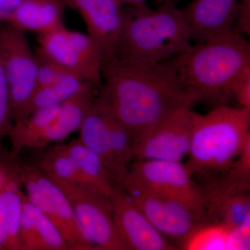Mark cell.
<instances>
[{"label":"cell","instance_id":"obj_1","mask_svg":"<svg viewBox=\"0 0 250 250\" xmlns=\"http://www.w3.org/2000/svg\"><path fill=\"white\" fill-rule=\"evenodd\" d=\"M102 77L112 109L132 145L167 115L195 104L181 84L172 59L147 62L112 51L104 55Z\"/></svg>","mask_w":250,"mask_h":250},{"label":"cell","instance_id":"obj_2","mask_svg":"<svg viewBox=\"0 0 250 250\" xmlns=\"http://www.w3.org/2000/svg\"><path fill=\"white\" fill-rule=\"evenodd\" d=\"M181 84L195 104H226L231 88L250 67V44L232 31L192 45L172 59Z\"/></svg>","mask_w":250,"mask_h":250},{"label":"cell","instance_id":"obj_3","mask_svg":"<svg viewBox=\"0 0 250 250\" xmlns=\"http://www.w3.org/2000/svg\"><path fill=\"white\" fill-rule=\"evenodd\" d=\"M192 42L182 8L167 1L154 9L126 6L121 39L113 51L144 62H164L187 52Z\"/></svg>","mask_w":250,"mask_h":250},{"label":"cell","instance_id":"obj_4","mask_svg":"<svg viewBox=\"0 0 250 250\" xmlns=\"http://www.w3.org/2000/svg\"><path fill=\"white\" fill-rule=\"evenodd\" d=\"M250 109L227 104L206 113H194L187 165L200 181L231 167L250 137Z\"/></svg>","mask_w":250,"mask_h":250},{"label":"cell","instance_id":"obj_5","mask_svg":"<svg viewBox=\"0 0 250 250\" xmlns=\"http://www.w3.org/2000/svg\"><path fill=\"white\" fill-rule=\"evenodd\" d=\"M50 179L71 204L81 232L90 249L127 250L115 229L109 197L88 184Z\"/></svg>","mask_w":250,"mask_h":250},{"label":"cell","instance_id":"obj_6","mask_svg":"<svg viewBox=\"0 0 250 250\" xmlns=\"http://www.w3.org/2000/svg\"><path fill=\"white\" fill-rule=\"evenodd\" d=\"M128 174L143 187L185 206L207 220L201 186L182 161L134 159Z\"/></svg>","mask_w":250,"mask_h":250},{"label":"cell","instance_id":"obj_7","mask_svg":"<svg viewBox=\"0 0 250 250\" xmlns=\"http://www.w3.org/2000/svg\"><path fill=\"white\" fill-rule=\"evenodd\" d=\"M0 62L9 84L16 121L37 88L38 62L26 33L6 23L0 27Z\"/></svg>","mask_w":250,"mask_h":250},{"label":"cell","instance_id":"obj_8","mask_svg":"<svg viewBox=\"0 0 250 250\" xmlns=\"http://www.w3.org/2000/svg\"><path fill=\"white\" fill-rule=\"evenodd\" d=\"M120 188L159 232L179 247L200 224L207 221L185 206L143 187L128 174Z\"/></svg>","mask_w":250,"mask_h":250},{"label":"cell","instance_id":"obj_9","mask_svg":"<svg viewBox=\"0 0 250 250\" xmlns=\"http://www.w3.org/2000/svg\"><path fill=\"white\" fill-rule=\"evenodd\" d=\"M192 106L167 115L133 142L134 159L182 161L191 140Z\"/></svg>","mask_w":250,"mask_h":250},{"label":"cell","instance_id":"obj_10","mask_svg":"<svg viewBox=\"0 0 250 250\" xmlns=\"http://www.w3.org/2000/svg\"><path fill=\"white\" fill-rule=\"evenodd\" d=\"M110 199L115 229L126 250H177V247L156 229L121 188L115 185Z\"/></svg>","mask_w":250,"mask_h":250},{"label":"cell","instance_id":"obj_11","mask_svg":"<svg viewBox=\"0 0 250 250\" xmlns=\"http://www.w3.org/2000/svg\"><path fill=\"white\" fill-rule=\"evenodd\" d=\"M207 221L236 228L250 222V188L229 182L221 175L200 181Z\"/></svg>","mask_w":250,"mask_h":250},{"label":"cell","instance_id":"obj_12","mask_svg":"<svg viewBox=\"0 0 250 250\" xmlns=\"http://www.w3.org/2000/svg\"><path fill=\"white\" fill-rule=\"evenodd\" d=\"M65 7L83 20L87 34L103 48L104 54L114 50L124 27L126 6L117 0H62Z\"/></svg>","mask_w":250,"mask_h":250},{"label":"cell","instance_id":"obj_13","mask_svg":"<svg viewBox=\"0 0 250 250\" xmlns=\"http://www.w3.org/2000/svg\"><path fill=\"white\" fill-rule=\"evenodd\" d=\"M239 0H192L182 8L192 42L233 31Z\"/></svg>","mask_w":250,"mask_h":250},{"label":"cell","instance_id":"obj_14","mask_svg":"<svg viewBox=\"0 0 250 250\" xmlns=\"http://www.w3.org/2000/svg\"><path fill=\"white\" fill-rule=\"evenodd\" d=\"M65 25L38 37V50L45 57L66 70L100 88L103 85L102 70L93 65L81 53L72 41Z\"/></svg>","mask_w":250,"mask_h":250},{"label":"cell","instance_id":"obj_15","mask_svg":"<svg viewBox=\"0 0 250 250\" xmlns=\"http://www.w3.org/2000/svg\"><path fill=\"white\" fill-rule=\"evenodd\" d=\"M30 165L32 173L48 202L50 220L62 233L69 250H91L81 232L73 208L66 195L36 164Z\"/></svg>","mask_w":250,"mask_h":250},{"label":"cell","instance_id":"obj_16","mask_svg":"<svg viewBox=\"0 0 250 250\" xmlns=\"http://www.w3.org/2000/svg\"><path fill=\"white\" fill-rule=\"evenodd\" d=\"M65 8L62 0H24L6 23L42 35L64 25Z\"/></svg>","mask_w":250,"mask_h":250},{"label":"cell","instance_id":"obj_17","mask_svg":"<svg viewBox=\"0 0 250 250\" xmlns=\"http://www.w3.org/2000/svg\"><path fill=\"white\" fill-rule=\"evenodd\" d=\"M101 87L95 95L93 104L79 129V139L101 159L109 171L114 184L119 186L121 177L108 143Z\"/></svg>","mask_w":250,"mask_h":250},{"label":"cell","instance_id":"obj_18","mask_svg":"<svg viewBox=\"0 0 250 250\" xmlns=\"http://www.w3.org/2000/svg\"><path fill=\"white\" fill-rule=\"evenodd\" d=\"M97 89L93 85H88L61 104L58 114L42 136L39 149L66 139L80 129L93 104Z\"/></svg>","mask_w":250,"mask_h":250},{"label":"cell","instance_id":"obj_19","mask_svg":"<svg viewBox=\"0 0 250 250\" xmlns=\"http://www.w3.org/2000/svg\"><path fill=\"white\" fill-rule=\"evenodd\" d=\"M60 106L41 108L22 119L14 121L8 136L11 144L10 155L16 159L26 148L39 149L42 136L53 123Z\"/></svg>","mask_w":250,"mask_h":250},{"label":"cell","instance_id":"obj_20","mask_svg":"<svg viewBox=\"0 0 250 250\" xmlns=\"http://www.w3.org/2000/svg\"><path fill=\"white\" fill-rule=\"evenodd\" d=\"M61 146L75 163L86 184L111 197L115 184L101 159L79 139Z\"/></svg>","mask_w":250,"mask_h":250},{"label":"cell","instance_id":"obj_21","mask_svg":"<svg viewBox=\"0 0 250 250\" xmlns=\"http://www.w3.org/2000/svg\"><path fill=\"white\" fill-rule=\"evenodd\" d=\"M89 85L93 84L79 75L65 72L52 84L36 88L25 109L14 121L22 119L41 108L61 105Z\"/></svg>","mask_w":250,"mask_h":250},{"label":"cell","instance_id":"obj_22","mask_svg":"<svg viewBox=\"0 0 250 250\" xmlns=\"http://www.w3.org/2000/svg\"><path fill=\"white\" fill-rule=\"evenodd\" d=\"M101 89L103 94L104 115L108 143L121 177V182L118 187H121L123 179L129 172L131 163L134 161L132 139L128 130L117 118L112 109L107 92L103 84Z\"/></svg>","mask_w":250,"mask_h":250},{"label":"cell","instance_id":"obj_23","mask_svg":"<svg viewBox=\"0 0 250 250\" xmlns=\"http://www.w3.org/2000/svg\"><path fill=\"white\" fill-rule=\"evenodd\" d=\"M21 183L11 184L0 192V230L7 238L8 250H19V230L24 194Z\"/></svg>","mask_w":250,"mask_h":250},{"label":"cell","instance_id":"obj_24","mask_svg":"<svg viewBox=\"0 0 250 250\" xmlns=\"http://www.w3.org/2000/svg\"><path fill=\"white\" fill-rule=\"evenodd\" d=\"M233 229L225 224L203 222L190 233L180 248L187 250H231Z\"/></svg>","mask_w":250,"mask_h":250},{"label":"cell","instance_id":"obj_25","mask_svg":"<svg viewBox=\"0 0 250 250\" xmlns=\"http://www.w3.org/2000/svg\"><path fill=\"white\" fill-rule=\"evenodd\" d=\"M36 165L50 178L87 184L75 163L61 146L49 149L41 156Z\"/></svg>","mask_w":250,"mask_h":250},{"label":"cell","instance_id":"obj_26","mask_svg":"<svg viewBox=\"0 0 250 250\" xmlns=\"http://www.w3.org/2000/svg\"><path fill=\"white\" fill-rule=\"evenodd\" d=\"M23 207L32 218L34 228L42 245V250H69L66 242L53 222L39 208L34 207L28 200L25 195L23 199Z\"/></svg>","mask_w":250,"mask_h":250},{"label":"cell","instance_id":"obj_27","mask_svg":"<svg viewBox=\"0 0 250 250\" xmlns=\"http://www.w3.org/2000/svg\"><path fill=\"white\" fill-rule=\"evenodd\" d=\"M14 116L9 84L0 62V155L4 154L2 140L9 136Z\"/></svg>","mask_w":250,"mask_h":250},{"label":"cell","instance_id":"obj_28","mask_svg":"<svg viewBox=\"0 0 250 250\" xmlns=\"http://www.w3.org/2000/svg\"><path fill=\"white\" fill-rule=\"evenodd\" d=\"M220 175L233 184L250 188V137L246 140L231 167Z\"/></svg>","mask_w":250,"mask_h":250},{"label":"cell","instance_id":"obj_29","mask_svg":"<svg viewBox=\"0 0 250 250\" xmlns=\"http://www.w3.org/2000/svg\"><path fill=\"white\" fill-rule=\"evenodd\" d=\"M35 52L38 62L36 75L37 88L52 84L60 78L64 72H66V70H63L41 54L38 49Z\"/></svg>","mask_w":250,"mask_h":250},{"label":"cell","instance_id":"obj_30","mask_svg":"<svg viewBox=\"0 0 250 250\" xmlns=\"http://www.w3.org/2000/svg\"><path fill=\"white\" fill-rule=\"evenodd\" d=\"M9 153L0 156V192L14 183H21L19 164Z\"/></svg>","mask_w":250,"mask_h":250},{"label":"cell","instance_id":"obj_31","mask_svg":"<svg viewBox=\"0 0 250 250\" xmlns=\"http://www.w3.org/2000/svg\"><path fill=\"white\" fill-rule=\"evenodd\" d=\"M231 95L239 106L250 109V67L242 72L233 82Z\"/></svg>","mask_w":250,"mask_h":250},{"label":"cell","instance_id":"obj_32","mask_svg":"<svg viewBox=\"0 0 250 250\" xmlns=\"http://www.w3.org/2000/svg\"><path fill=\"white\" fill-rule=\"evenodd\" d=\"M233 31L243 36L250 35V0H239Z\"/></svg>","mask_w":250,"mask_h":250},{"label":"cell","instance_id":"obj_33","mask_svg":"<svg viewBox=\"0 0 250 250\" xmlns=\"http://www.w3.org/2000/svg\"><path fill=\"white\" fill-rule=\"evenodd\" d=\"M24 0H0V22H6Z\"/></svg>","mask_w":250,"mask_h":250},{"label":"cell","instance_id":"obj_34","mask_svg":"<svg viewBox=\"0 0 250 250\" xmlns=\"http://www.w3.org/2000/svg\"><path fill=\"white\" fill-rule=\"evenodd\" d=\"M125 6L135 9H145L148 7L147 0H117Z\"/></svg>","mask_w":250,"mask_h":250},{"label":"cell","instance_id":"obj_35","mask_svg":"<svg viewBox=\"0 0 250 250\" xmlns=\"http://www.w3.org/2000/svg\"><path fill=\"white\" fill-rule=\"evenodd\" d=\"M8 250L7 238L0 230V250Z\"/></svg>","mask_w":250,"mask_h":250},{"label":"cell","instance_id":"obj_36","mask_svg":"<svg viewBox=\"0 0 250 250\" xmlns=\"http://www.w3.org/2000/svg\"><path fill=\"white\" fill-rule=\"evenodd\" d=\"M154 1V4H155L156 6H159L163 3L165 2L166 0H153Z\"/></svg>","mask_w":250,"mask_h":250},{"label":"cell","instance_id":"obj_37","mask_svg":"<svg viewBox=\"0 0 250 250\" xmlns=\"http://www.w3.org/2000/svg\"><path fill=\"white\" fill-rule=\"evenodd\" d=\"M172 1V2L177 3V1H178L179 0H166V1Z\"/></svg>","mask_w":250,"mask_h":250}]
</instances>
